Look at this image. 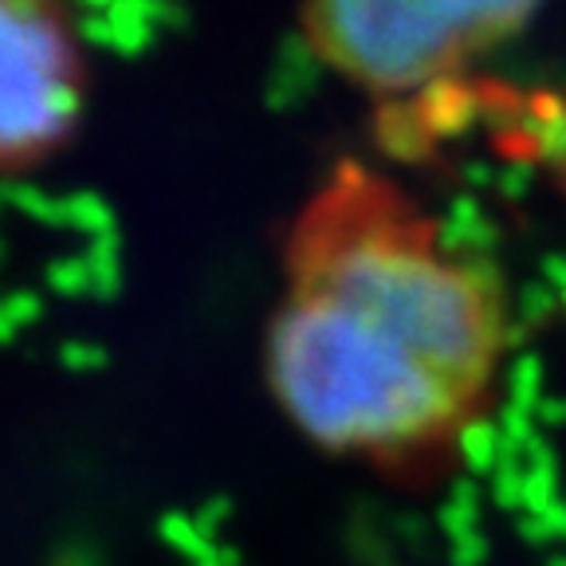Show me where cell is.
<instances>
[{
  "mask_svg": "<svg viewBox=\"0 0 566 566\" xmlns=\"http://www.w3.org/2000/svg\"><path fill=\"white\" fill-rule=\"evenodd\" d=\"M512 346L507 287L398 177L338 161L292 212L264 381L315 449L417 469L472 433Z\"/></svg>",
  "mask_w": 566,
  "mask_h": 566,
  "instance_id": "6da1fadb",
  "label": "cell"
},
{
  "mask_svg": "<svg viewBox=\"0 0 566 566\" xmlns=\"http://www.w3.org/2000/svg\"><path fill=\"white\" fill-rule=\"evenodd\" d=\"M539 17L520 0H318L295 17L307 55L378 103L433 98L464 83Z\"/></svg>",
  "mask_w": 566,
  "mask_h": 566,
  "instance_id": "7a4b0ae2",
  "label": "cell"
},
{
  "mask_svg": "<svg viewBox=\"0 0 566 566\" xmlns=\"http://www.w3.org/2000/svg\"><path fill=\"white\" fill-rule=\"evenodd\" d=\"M91 67L71 12L0 0V174H24L75 138Z\"/></svg>",
  "mask_w": 566,
  "mask_h": 566,
  "instance_id": "3957f363",
  "label": "cell"
},
{
  "mask_svg": "<svg viewBox=\"0 0 566 566\" xmlns=\"http://www.w3.org/2000/svg\"><path fill=\"white\" fill-rule=\"evenodd\" d=\"M492 123L504 130L507 150L539 161L566 197V91H531L512 98L507 118Z\"/></svg>",
  "mask_w": 566,
  "mask_h": 566,
  "instance_id": "277c9868",
  "label": "cell"
}]
</instances>
